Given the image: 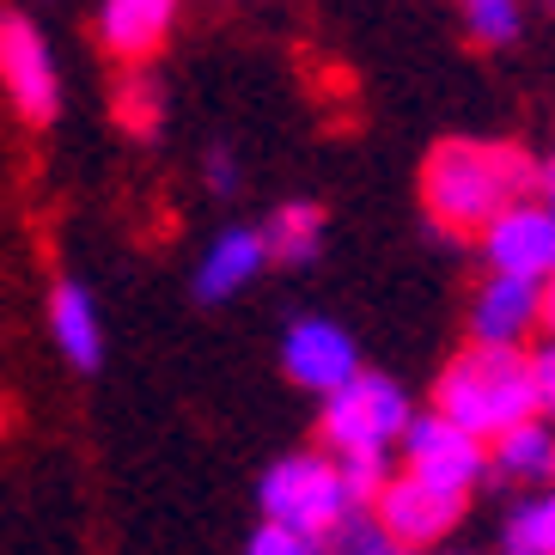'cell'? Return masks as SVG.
Instances as JSON below:
<instances>
[{
    "label": "cell",
    "instance_id": "obj_1",
    "mask_svg": "<svg viewBox=\"0 0 555 555\" xmlns=\"http://www.w3.org/2000/svg\"><path fill=\"white\" fill-rule=\"evenodd\" d=\"M543 165L513 141H440L422 165V202L440 232H482L506 208L531 202Z\"/></svg>",
    "mask_w": 555,
    "mask_h": 555
},
{
    "label": "cell",
    "instance_id": "obj_2",
    "mask_svg": "<svg viewBox=\"0 0 555 555\" xmlns=\"http://www.w3.org/2000/svg\"><path fill=\"white\" fill-rule=\"evenodd\" d=\"M434 415L464 427L470 440H501L506 427H519L538 415V391H531V354L519 348H464L446 360L440 385H434Z\"/></svg>",
    "mask_w": 555,
    "mask_h": 555
},
{
    "label": "cell",
    "instance_id": "obj_3",
    "mask_svg": "<svg viewBox=\"0 0 555 555\" xmlns=\"http://www.w3.org/2000/svg\"><path fill=\"white\" fill-rule=\"evenodd\" d=\"M257 494H262V519L287 525V531H299V538H311V543H330L360 513V506L348 501L330 452H294V457H281V464H269Z\"/></svg>",
    "mask_w": 555,
    "mask_h": 555
},
{
    "label": "cell",
    "instance_id": "obj_4",
    "mask_svg": "<svg viewBox=\"0 0 555 555\" xmlns=\"http://www.w3.org/2000/svg\"><path fill=\"white\" fill-rule=\"evenodd\" d=\"M409 422H415V409H409L403 385L385 373H360L354 385L324 397L318 434H324L330 457H385L409 434Z\"/></svg>",
    "mask_w": 555,
    "mask_h": 555
},
{
    "label": "cell",
    "instance_id": "obj_5",
    "mask_svg": "<svg viewBox=\"0 0 555 555\" xmlns=\"http://www.w3.org/2000/svg\"><path fill=\"white\" fill-rule=\"evenodd\" d=\"M0 86H7L13 111L31 129H50L62 116V67L50 55V37L37 31V18H25L18 7L0 13Z\"/></svg>",
    "mask_w": 555,
    "mask_h": 555
},
{
    "label": "cell",
    "instance_id": "obj_6",
    "mask_svg": "<svg viewBox=\"0 0 555 555\" xmlns=\"http://www.w3.org/2000/svg\"><path fill=\"white\" fill-rule=\"evenodd\" d=\"M397 446H403V476H415L440 494H457V501H470V489L489 476V446L470 440L446 415H415Z\"/></svg>",
    "mask_w": 555,
    "mask_h": 555
},
{
    "label": "cell",
    "instance_id": "obj_7",
    "mask_svg": "<svg viewBox=\"0 0 555 555\" xmlns=\"http://www.w3.org/2000/svg\"><path fill=\"white\" fill-rule=\"evenodd\" d=\"M378 519V531L397 543L403 555H422L434 550V543L446 538V531H457V519H464V501L457 494H440V489H427V482H415V476L397 470L385 489H378V501L366 506Z\"/></svg>",
    "mask_w": 555,
    "mask_h": 555
},
{
    "label": "cell",
    "instance_id": "obj_8",
    "mask_svg": "<svg viewBox=\"0 0 555 555\" xmlns=\"http://www.w3.org/2000/svg\"><path fill=\"white\" fill-rule=\"evenodd\" d=\"M281 366L294 385L318 397H336L343 385H354L366 366H360V348L336 318H294L287 336H281Z\"/></svg>",
    "mask_w": 555,
    "mask_h": 555
},
{
    "label": "cell",
    "instance_id": "obj_9",
    "mask_svg": "<svg viewBox=\"0 0 555 555\" xmlns=\"http://www.w3.org/2000/svg\"><path fill=\"white\" fill-rule=\"evenodd\" d=\"M482 257H489V275L538 281L543 287L555 275V220L543 214V202H519L501 220H489L482 227Z\"/></svg>",
    "mask_w": 555,
    "mask_h": 555
},
{
    "label": "cell",
    "instance_id": "obj_10",
    "mask_svg": "<svg viewBox=\"0 0 555 555\" xmlns=\"http://www.w3.org/2000/svg\"><path fill=\"white\" fill-rule=\"evenodd\" d=\"M543 324V287L538 281L489 275L470 299V336L476 348H519Z\"/></svg>",
    "mask_w": 555,
    "mask_h": 555
},
{
    "label": "cell",
    "instance_id": "obj_11",
    "mask_svg": "<svg viewBox=\"0 0 555 555\" xmlns=\"http://www.w3.org/2000/svg\"><path fill=\"white\" fill-rule=\"evenodd\" d=\"M178 25V0H99V43L116 62H147Z\"/></svg>",
    "mask_w": 555,
    "mask_h": 555
},
{
    "label": "cell",
    "instance_id": "obj_12",
    "mask_svg": "<svg viewBox=\"0 0 555 555\" xmlns=\"http://www.w3.org/2000/svg\"><path fill=\"white\" fill-rule=\"evenodd\" d=\"M269 269V250H262V232L257 227H227V232H214V245L202 250L196 262V299H232V294H245L250 281Z\"/></svg>",
    "mask_w": 555,
    "mask_h": 555
},
{
    "label": "cell",
    "instance_id": "obj_13",
    "mask_svg": "<svg viewBox=\"0 0 555 555\" xmlns=\"http://www.w3.org/2000/svg\"><path fill=\"white\" fill-rule=\"evenodd\" d=\"M50 330H55V348H62V360L74 373H99L104 366V318L74 275H62L50 287Z\"/></svg>",
    "mask_w": 555,
    "mask_h": 555
},
{
    "label": "cell",
    "instance_id": "obj_14",
    "mask_svg": "<svg viewBox=\"0 0 555 555\" xmlns=\"http://www.w3.org/2000/svg\"><path fill=\"white\" fill-rule=\"evenodd\" d=\"M489 464L506 476V482H525V489L555 482V422L531 415V422L506 427L501 440H489Z\"/></svg>",
    "mask_w": 555,
    "mask_h": 555
},
{
    "label": "cell",
    "instance_id": "obj_15",
    "mask_svg": "<svg viewBox=\"0 0 555 555\" xmlns=\"http://www.w3.org/2000/svg\"><path fill=\"white\" fill-rule=\"evenodd\" d=\"M257 232H262L269 262L299 269V262H311L318 250H324V208H318V202H281V208L269 214Z\"/></svg>",
    "mask_w": 555,
    "mask_h": 555
},
{
    "label": "cell",
    "instance_id": "obj_16",
    "mask_svg": "<svg viewBox=\"0 0 555 555\" xmlns=\"http://www.w3.org/2000/svg\"><path fill=\"white\" fill-rule=\"evenodd\" d=\"M501 543H506V555H555V482L513 506Z\"/></svg>",
    "mask_w": 555,
    "mask_h": 555
},
{
    "label": "cell",
    "instance_id": "obj_17",
    "mask_svg": "<svg viewBox=\"0 0 555 555\" xmlns=\"http://www.w3.org/2000/svg\"><path fill=\"white\" fill-rule=\"evenodd\" d=\"M116 122H122L129 134H141V141H147V134H159V122H165V92L147 80V74H134V80L116 92Z\"/></svg>",
    "mask_w": 555,
    "mask_h": 555
},
{
    "label": "cell",
    "instance_id": "obj_18",
    "mask_svg": "<svg viewBox=\"0 0 555 555\" xmlns=\"http://www.w3.org/2000/svg\"><path fill=\"white\" fill-rule=\"evenodd\" d=\"M464 25L476 43H513L519 37V0H464Z\"/></svg>",
    "mask_w": 555,
    "mask_h": 555
},
{
    "label": "cell",
    "instance_id": "obj_19",
    "mask_svg": "<svg viewBox=\"0 0 555 555\" xmlns=\"http://www.w3.org/2000/svg\"><path fill=\"white\" fill-rule=\"evenodd\" d=\"M330 555H403V550H397V543L378 531L373 513H354V519H348L343 531L330 538Z\"/></svg>",
    "mask_w": 555,
    "mask_h": 555
},
{
    "label": "cell",
    "instance_id": "obj_20",
    "mask_svg": "<svg viewBox=\"0 0 555 555\" xmlns=\"http://www.w3.org/2000/svg\"><path fill=\"white\" fill-rule=\"evenodd\" d=\"M245 555H324V543H311V538H299V531H287V525L262 519L257 531H250Z\"/></svg>",
    "mask_w": 555,
    "mask_h": 555
},
{
    "label": "cell",
    "instance_id": "obj_21",
    "mask_svg": "<svg viewBox=\"0 0 555 555\" xmlns=\"http://www.w3.org/2000/svg\"><path fill=\"white\" fill-rule=\"evenodd\" d=\"M531 391H538V415L555 422V343L531 354Z\"/></svg>",
    "mask_w": 555,
    "mask_h": 555
},
{
    "label": "cell",
    "instance_id": "obj_22",
    "mask_svg": "<svg viewBox=\"0 0 555 555\" xmlns=\"http://www.w3.org/2000/svg\"><path fill=\"white\" fill-rule=\"evenodd\" d=\"M202 178H208L214 196H238V183H245V171H238V159H232L227 147H214L208 159H202Z\"/></svg>",
    "mask_w": 555,
    "mask_h": 555
},
{
    "label": "cell",
    "instance_id": "obj_23",
    "mask_svg": "<svg viewBox=\"0 0 555 555\" xmlns=\"http://www.w3.org/2000/svg\"><path fill=\"white\" fill-rule=\"evenodd\" d=\"M538 330H550V343H555V275L543 281V324Z\"/></svg>",
    "mask_w": 555,
    "mask_h": 555
},
{
    "label": "cell",
    "instance_id": "obj_24",
    "mask_svg": "<svg viewBox=\"0 0 555 555\" xmlns=\"http://www.w3.org/2000/svg\"><path fill=\"white\" fill-rule=\"evenodd\" d=\"M538 196H543V214L555 220V171H543V183H538Z\"/></svg>",
    "mask_w": 555,
    "mask_h": 555
},
{
    "label": "cell",
    "instance_id": "obj_25",
    "mask_svg": "<svg viewBox=\"0 0 555 555\" xmlns=\"http://www.w3.org/2000/svg\"><path fill=\"white\" fill-rule=\"evenodd\" d=\"M0 422H7V415H0Z\"/></svg>",
    "mask_w": 555,
    "mask_h": 555
}]
</instances>
